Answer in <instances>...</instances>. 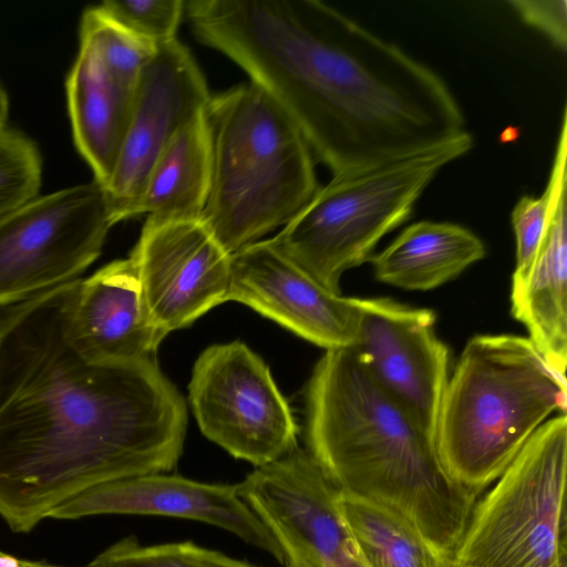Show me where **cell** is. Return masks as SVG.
I'll list each match as a JSON object with an SVG mask.
<instances>
[{"label":"cell","mask_w":567,"mask_h":567,"mask_svg":"<svg viewBox=\"0 0 567 567\" xmlns=\"http://www.w3.org/2000/svg\"><path fill=\"white\" fill-rule=\"evenodd\" d=\"M204 118L210 182L203 224L233 254L288 225L319 189L299 126L250 82L212 95Z\"/></svg>","instance_id":"277c9868"},{"label":"cell","mask_w":567,"mask_h":567,"mask_svg":"<svg viewBox=\"0 0 567 567\" xmlns=\"http://www.w3.org/2000/svg\"><path fill=\"white\" fill-rule=\"evenodd\" d=\"M136 89L110 74L79 48L65 81L68 111L74 144L101 186L115 165Z\"/></svg>","instance_id":"ac0fdd59"},{"label":"cell","mask_w":567,"mask_h":567,"mask_svg":"<svg viewBox=\"0 0 567 567\" xmlns=\"http://www.w3.org/2000/svg\"><path fill=\"white\" fill-rule=\"evenodd\" d=\"M210 182V142L204 113L172 138L147 176L138 215L200 219Z\"/></svg>","instance_id":"ffe728a7"},{"label":"cell","mask_w":567,"mask_h":567,"mask_svg":"<svg viewBox=\"0 0 567 567\" xmlns=\"http://www.w3.org/2000/svg\"><path fill=\"white\" fill-rule=\"evenodd\" d=\"M113 226L94 179L37 195L0 217V308L75 280Z\"/></svg>","instance_id":"ba28073f"},{"label":"cell","mask_w":567,"mask_h":567,"mask_svg":"<svg viewBox=\"0 0 567 567\" xmlns=\"http://www.w3.org/2000/svg\"><path fill=\"white\" fill-rule=\"evenodd\" d=\"M352 351L435 443L449 380V350L435 332V313L391 298H358Z\"/></svg>","instance_id":"7c38bea8"},{"label":"cell","mask_w":567,"mask_h":567,"mask_svg":"<svg viewBox=\"0 0 567 567\" xmlns=\"http://www.w3.org/2000/svg\"><path fill=\"white\" fill-rule=\"evenodd\" d=\"M85 567H258L193 542L144 546L131 536L100 553Z\"/></svg>","instance_id":"603a6c76"},{"label":"cell","mask_w":567,"mask_h":567,"mask_svg":"<svg viewBox=\"0 0 567 567\" xmlns=\"http://www.w3.org/2000/svg\"><path fill=\"white\" fill-rule=\"evenodd\" d=\"M513 317L549 365L566 377L567 364V234L566 183L558 189L539 249L511 287Z\"/></svg>","instance_id":"e0dca14e"},{"label":"cell","mask_w":567,"mask_h":567,"mask_svg":"<svg viewBox=\"0 0 567 567\" xmlns=\"http://www.w3.org/2000/svg\"><path fill=\"white\" fill-rule=\"evenodd\" d=\"M97 7L121 28L154 45L176 39L185 13L181 0H107Z\"/></svg>","instance_id":"d4e9b609"},{"label":"cell","mask_w":567,"mask_h":567,"mask_svg":"<svg viewBox=\"0 0 567 567\" xmlns=\"http://www.w3.org/2000/svg\"><path fill=\"white\" fill-rule=\"evenodd\" d=\"M110 514L202 522L227 530L284 563L276 539L240 496L239 484L204 483L167 473L124 477L81 491L54 507L47 518Z\"/></svg>","instance_id":"5bb4252c"},{"label":"cell","mask_w":567,"mask_h":567,"mask_svg":"<svg viewBox=\"0 0 567 567\" xmlns=\"http://www.w3.org/2000/svg\"><path fill=\"white\" fill-rule=\"evenodd\" d=\"M485 252L483 241L467 228L422 220L406 227L369 261L379 281L425 291L457 277Z\"/></svg>","instance_id":"d6986e66"},{"label":"cell","mask_w":567,"mask_h":567,"mask_svg":"<svg viewBox=\"0 0 567 567\" xmlns=\"http://www.w3.org/2000/svg\"><path fill=\"white\" fill-rule=\"evenodd\" d=\"M63 331L74 351L95 364L154 359L167 334L148 311L131 257L71 281L63 306Z\"/></svg>","instance_id":"2e32d148"},{"label":"cell","mask_w":567,"mask_h":567,"mask_svg":"<svg viewBox=\"0 0 567 567\" xmlns=\"http://www.w3.org/2000/svg\"><path fill=\"white\" fill-rule=\"evenodd\" d=\"M473 137H456L422 152L333 176L270 245L326 289L340 293L342 275L372 256L377 244L404 223L421 194Z\"/></svg>","instance_id":"8992f818"},{"label":"cell","mask_w":567,"mask_h":567,"mask_svg":"<svg viewBox=\"0 0 567 567\" xmlns=\"http://www.w3.org/2000/svg\"><path fill=\"white\" fill-rule=\"evenodd\" d=\"M190 51L177 39L159 44L140 79L130 122L102 186L114 224L138 216L147 176L181 128L204 113L210 99Z\"/></svg>","instance_id":"8fae6325"},{"label":"cell","mask_w":567,"mask_h":567,"mask_svg":"<svg viewBox=\"0 0 567 567\" xmlns=\"http://www.w3.org/2000/svg\"><path fill=\"white\" fill-rule=\"evenodd\" d=\"M447 567H460V566H456V565H454V564L451 561V563L449 564V566H447Z\"/></svg>","instance_id":"4dcf8cb0"},{"label":"cell","mask_w":567,"mask_h":567,"mask_svg":"<svg viewBox=\"0 0 567 567\" xmlns=\"http://www.w3.org/2000/svg\"><path fill=\"white\" fill-rule=\"evenodd\" d=\"M238 484L286 567H367L341 516L339 489L308 451L298 446Z\"/></svg>","instance_id":"30bf717a"},{"label":"cell","mask_w":567,"mask_h":567,"mask_svg":"<svg viewBox=\"0 0 567 567\" xmlns=\"http://www.w3.org/2000/svg\"><path fill=\"white\" fill-rule=\"evenodd\" d=\"M189 24L284 107L333 176L465 132L434 71L321 1L199 0Z\"/></svg>","instance_id":"7a4b0ae2"},{"label":"cell","mask_w":567,"mask_h":567,"mask_svg":"<svg viewBox=\"0 0 567 567\" xmlns=\"http://www.w3.org/2000/svg\"><path fill=\"white\" fill-rule=\"evenodd\" d=\"M130 257L148 311L166 333L228 301L230 254L200 219L147 217Z\"/></svg>","instance_id":"4fadbf2b"},{"label":"cell","mask_w":567,"mask_h":567,"mask_svg":"<svg viewBox=\"0 0 567 567\" xmlns=\"http://www.w3.org/2000/svg\"><path fill=\"white\" fill-rule=\"evenodd\" d=\"M9 109V95L0 82V131L8 127Z\"/></svg>","instance_id":"4316f807"},{"label":"cell","mask_w":567,"mask_h":567,"mask_svg":"<svg viewBox=\"0 0 567 567\" xmlns=\"http://www.w3.org/2000/svg\"><path fill=\"white\" fill-rule=\"evenodd\" d=\"M79 39V48L86 50L104 70L135 86L157 48L121 28L97 6L82 13Z\"/></svg>","instance_id":"7402d4cb"},{"label":"cell","mask_w":567,"mask_h":567,"mask_svg":"<svg viewBox=\"0 0 567 567\" xmlns=\"http://www.w3.org/2000/svg\"><path fill=\"white\" fill-rule=\"evenodd\" d=\"M70 284L9 307L0 337V517L18 534L91 486L168 473L183 453L186 405L154 359L95 364L68 343Z\"/></svg>","instance_id":"6da1fadb"},{"label":"cell","mask_w":567,"mask_h":567,"mask_svg":"<svg viewBox=\"0 0 567 567\" xmlns=\"http://www.w3.org/2000/svg\"><path fill=\"white\" fill-rule=\"evenodd\" d=\"M338 506L367 567H447L451 563L394 512L340 491Z\"/></svg>","instance_id":"44dd1931"},{"label":"cell","mask_w":567,"mask_h":567,"mask_svg":"<svg viewBox=\"0 0 567 567\" xmlns=\"http://www.w3.org/2000/svg\"><path fill=\"white\" fill-rule=\"evenodd\" d=\"M189 402L203 434L255 467L298 447V425L268 367L246 344H215L196 360Z\"/></svg>","instance_id":"9c48e42d"},{"label":"cell","mask_w":567,"mask_h":567,"mask_svg":"<svg viewBox=\"0 0 567 567\" xmlns=\"http://www.w3.org/2000/svg\"><path fill=\"white\" fill-rule=\"evenodd\" d=\"M566 409V377L528 338L475 336L442 396L435 431L441 464L454 482L480 495L548 416Z\"/></svg>","instance_id":"5b68a950"},{"label":"cell","mask_w":567,"mask_h":567,"mask_svg":"<svg viewBox=\"0 0 567 567\" xmlns=\"http://www.w3.org/2000/svg\"><path fill=\"white\" fill-rule=\"evenodd\" d=\"M511 4L530 25L548 35L558 47L566 48V1H513Z\"/></svg>","instance_id":"484cf974"},{"label":"cell","mask_w":567,"mask_h":567,"mask_svg":"<svg viewBox=\"0 0 567 567\" xmlns=\"http://www.w3.org/2000/svg\"><path fill=\"white\" fill-rule=\"evenodd\" d=\"M567 416L543 423L476 502L452 563L566 567Z\"/></svg>","instance_id":"52a82bcc"},{"label":"cell","mask_w":567,"mask_h":567,"mask_svg":"<svg viewBox=\"0 0 567 567\" xmlns=\"http://www.w3.org/2000/svg\"><path fill=\"white\" fill-rule=\"evenodd\" d=\"M41 179L37 144L17 130L0 131V217L39 195Z\"/></svg>","instance_id":"cb8c5ba5"},{"label":"cell","mask_w":567,"mask_h":567,"mask_svg":"<svg viewBox=\"0 0 567 567\" xmlns=\"http://www.w3.org/2000/svg\"><path fill=\"white\" fill-rule=\"evenodd\" d=\"M306 417L308 452L341 493L402 516L452 560L478 494L449 476L434 441L351 348L316 364Z\"/></svg>","instance_id":"3957f363"},{"label":"cell","mask_w":567,"mask_h":567,"mask_svg":"<svg viewBox=\"0 0 567 567\" xmlns=\"http://www.w3.org/2000/svg\"><path fill=\"white\" fill-rule=\"evenodd\" d=\"M228 300L241 302L326 350L352 347L358 298L332 292L259 240L230 254Z\"/></svg>","instance_id":"9a60e30c"},{"label":"cell","mask_w":567,"mask_h":567,"mask_svg":"<svg viewBox=\"0 0 567 567\" xmlns=\"http://www.w3.org/2000/svg\"><path fill=\"white\" fill-rule=\"evenodd\" d=\"M0 567H20V559L0 551Z\"/></svg>","instance_id":"83f0119b"},{"label":"cell","mask_w":567,"mask_h":567,"mask_svg":"<svg viewBox=\"0 0 567 567\" xmlns=\"http://www.w3.org/2000/svg\"><path fill=\"white\" fill-rule=\"evenodd\" d=\"M20 567H64V566H58L50 564L44 560H25L20 559Z\"/></svg>","instance_id":"f1b7e54d"},{"label":"cell","mask_w":567,"mask_h":567,"mask_svg":"<svg viewBox=\"0 0 567 567\" xmlns=\"http://www.w3.org/2000/svg\"><path fill=\"white\" fill-rule=\"evenodd\" d=\"M8 308L9 307L0 308V337L2 334L4 324H6V320H7V316H8Z\"/></svg>","instance_id":"f546056e"}]
</instances>
